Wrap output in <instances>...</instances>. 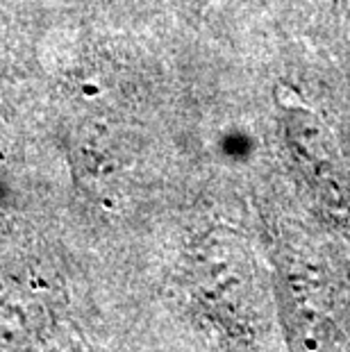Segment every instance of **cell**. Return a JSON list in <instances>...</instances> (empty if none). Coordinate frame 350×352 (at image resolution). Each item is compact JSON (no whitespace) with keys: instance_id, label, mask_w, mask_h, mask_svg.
Returning <instances> with one entry per match:
<instances>
[{"instance_id":"1","label":"cell","mask_w":350,"mask_h":352,"mask_svg":"<svg viewBox=\"0 0 350 352\" xmlns=\"http://www.w3.org/2000/svg\"><path fill=\"white\" fill-rule=\"evenodd\" d=\"M278 111L294 166L330 219L350 232V170L337 141L321 116L311 111L292 89L282 87L278 91Z\"/></svg>"}]
</instances>
